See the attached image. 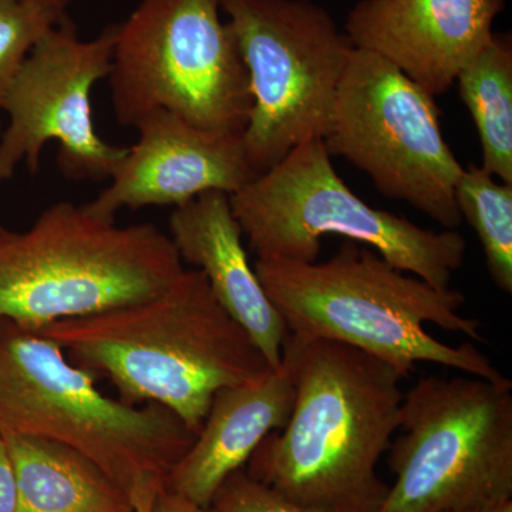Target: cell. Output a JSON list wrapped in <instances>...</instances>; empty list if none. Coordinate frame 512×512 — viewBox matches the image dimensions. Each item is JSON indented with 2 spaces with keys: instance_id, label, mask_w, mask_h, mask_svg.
I'll return each mask as SVG.
<instances>
[{
  "instance_id": "obj_23",
  "label": "cell",
  "mask_w": 512,
  "mask_h": 512,
  "mask_svg": "<svg viewBox=\"0 0 512 512\" xmlns=\"http://www.w3.org/2000/svg\"><path fill=\"white\" fill-rule=\"evenodd\" d=\"M447 512H512V500L504 503L485 505V507L467 508V510L447 511Z\"/></svg>"
},
{
  "instance_id": "obj_16",
  "label": "cell",
  "mask_w": 512,
  "mask_h": 512,
  "mask_svg": "<svg viewBox=\"0 0 512 512\" xmlns=\"http://www.w3.org/2000/svg\"><path fill=\"white\" fill-rule=\"evenodd\" d=\"M15 471L16 512H134L130 497L72 448L3 434Z\"/></svg>"
},
{
  "instance_id": "obj_19",
  "label": "cell",
  "mask_w": 512,
  "mask_h": 512,
  "mask_svg": "<svg viewBox=\"0 0 512 512\" xmlns=\"http://www.w3.org/2000/svg\"><path fill=\"white\" fill-rule=\"evenodd\" d=\"M67 16V9L45 2H0V113L10 84L33 47Z\"/></svg>"
},
{
  "instance_id": "obj_11",
  "label": "cell",
  "mask_w": 512,
  "mask_h": 512,
  "mask_svg": "<svg viewBox=\"0 0 512 512\" xmlns=\"http://www.w3.org/2000/svg\"><path fill=\"white\" fill-rule=\"evenodd\" d=\"M116 36L114 23L82 40L66 16L33 47L3 100L8 126L0 136V181L10 180L22 164L39 173L49 141L59 146L57 167L67 180H110L127 147L97 133L92 92L109 77Z\"/></svg>"
},
{
  "instance_id": "obj_15",
  "label": "cell",
  "mask_w": 512,
  "mask_h": 512,
  "mask_svg": "<svg viewBox=\"0 0 512 512\" xmlns=\"http://www.w3.org/2000/svg\"><path fill=\"white\" fill-rule=\"evenodd\" d=\"M295 403V386L282 365L251 382L215 394L187 453L175 464L165 488L210 507L222 481L247 466L269 433L282 430Z\"/></svg>"
},
{
  "instance_id": "obj_3",
  "label": "cell",
  "mask_w": 512,
  "mask_h": 512,
  "mask_svg": "<svg viewBox=\"0 0 512 512\" xmlns=\"http://www.w3.org/2000/svg\"><path fill=\"white\" fill-rule=\"evenodd\" d=\"M256 276L289 335L343 343L409 377L417 363L487 380L505 376L471 342L446 345L426 323L484 342L483 323L460 313L466 295L400 271L372 248L346 239L326 262L258 258Z\"/></svg>"
},
{
  "instance_id": "obj_21",
  "label": "cell",
  "mask_w": 512,
  "mask_h": 512,
  "mask_svg": "<svg viewBox=\"0 0 512 512\" xmlns=\"http://www.w3.org/2000/svg\"><path fill=\"white\" fill-rule=\"evenodd\" d=\"M18 494H16L15 471L10 461L6 441L0 434V512H16Z\"/></svg>"
},
{
  "instance_id": "obj_17",
  "label": "cell",
  "mask_w": 512,
  "mask_h": 512,
  "mask_svg": "<svg viewBox=\"0 0 512 512\" xmlns=\"http://www.w3.org/2000/svg\"><path fill=\"white\" fill-rule=\"evenodd\" d=\"M458 94L480 137L483 165L512 185V43L497 35L458 74Z\"/></svg>"
},
{
  "instance_id": "obj_1",
  "label": "cell",
  "mask_w": 512,
  "mask_h": 512,
  "mask_svg": "<svg viewBox=\"0 0 512 512\" xmlns=\"http://www.w3.org/2000/svg\"><path fill=\"white\" fill-rule=\"evenodd\" d=\"M282 365L295 386L288 423L255 448L245 470L313 512H379L406 379L379 357L333 340L286 336Z\"/></svg>"
},
{
  "instance_id": "obj_5",
  "label": "cell",
  "mask_w": 512,
  "mask_h": 512,
  "mask_svg": "<svg viewBox=\"0 0 512 512\" xmlns=\"http://www.w3.org/2000/svg\"><path fill=\"white\" fill-rule=\"evenodd\" d=\"M183 271L157 225L120 227L84 205L56 202L26 231L0 228V319L36 332L146 301Z\"/></svg>"
},
{
  "instance_id": "obj_24",
  "label": "cell",
  "mask_w": 512,
  "mask_h": 512,
  "mask_svg": "<svg viewBox=\"0 0 512 512\" xmlns=\"http://www.w3.org/2000/svg\"><path fill=\"white\" fill-rule=\"evenodd\" d=\"M0 2H19V0H0ZM30 2L52 3V5L60 6V8L69 9L74 0H30Z\"/></svg>"
},
{
  "instance_id": "obj_12",
  "label": "cell",
  "mask_w": 512,
  "mask_h": 512,
  "mask_svg": "<svg viewBox=\"0 0 512 512\" xmlns=\"http://www.w3.org/2000/svg\"><path fill=\"white\" fill-rule=\"evenodd\" d=\"M136 130L109 185L84 204L94 217L116 221L124 208H177L210 191L232 195L256 177L242 134L204 130L168 111L144 117Z\"/></svg>"
},
{
  "instance_id": "obj_18",
  "label": "cell",
  "mask_w": 512,
  "mask_h": 512,
  "mask_svg": "<svg viewBox=\"0 0 512 512\" xmlns=\"http://www.w3.org/2000/svg\"><path fill=\"white\" fill-rule=\"evenodd\" d=\"M461 218L476 231L488 272L497 288L512 292V185L483 167L464 168L456 187Z\"/></svg>"
},
{
  "instance_id": "obj_13",
  "label": "cell",
  "mask_w": 512,
  "mask_h": 512,
  "mask_svg": "<svg viewBox=\"0 0 512 512\" xmlns=\"http://www.w3.org/2000/svg\"><path fill=\"white\" fill-rule=\"evenodd\" d=\"M504 10L505 0H360L345 33L437 97L490 45Z\"/></svg>"
},
{
  "instance_id": "obj_22",
  "label": "cell",
  "mask_w": 512,
  "mask_h": 512,
  "mask_svg": "<svg viewBox=\"0 0 512 512\" xmlns=\"http://www.w3.org/2000/svg\"><path fill=\"white\" fill-rule=\"evenodd\" d=\"M151 512H214L211 507H202L188 500L183 495L174 493V491L163 488L158 493L156 501L153 504Z\"/></svg>"
},
{
  "instance_id": "obj_8",
  "label": "cell",
  "mask_w": 512,
  "mask_h": 512,
  "mask_svg": "<svg viewBox=\"0 0 512 512\" xmlns=\"http://www.w3.org/2000/svg\"><path fill=\"white\" fill-rule=\"evenodd\" d=\"M221 12L222 0H141L117 23L107 79L121 126L168 111L204 130L244 133L248 72Z\"/></svg>"
},
{
  "instance_id": "obj_4",
  "label": "cell",
  "mask_w": 512,
  "mask_h": 512,
  "mask_svg": "<svg viewBox=\"0 0 512 512\" xmlns=\"http://www.w3.org/2000/svg\"><path fill=\"white\" fill-rule=\"evenodd\" d=\"M0 433L62 444L92 460L150 512L195 434L160 404L104 396L53 340L0 319Z\"/></svg>"
},
{
  "instance_id": "obj_7",
  "label": "cell",
  "mask_w": 512,
  "mask_h": 512,
  "mask_svg": "<svg viewBox=\"0 0 512 512\" xmlns=\"http://www.w3.org/2000/svg\"><path fill=\"white\" fill-rule=\"evenodd\" d=\"M379 512H447L512 500V383L424 377L403 393Z\"/></svg>"
},
{
  "instance_id": "obj_14",
  "label": "cell",
  "mask_w": 512,
  "mask_h": 512,
  "mask_svg": "<svg viewBox=\"0 0 512 512\" xmlns=\"http://www.w3.org/2000/svg\"><path fill=\"white\" fill-rule=\"evenodd\" d=\"M168 235L181 261L200 269L217 301L247 330L269 366H281L288 329L249 264L229 195L205 192L174 208Z\"/></svg>"
},
{
  "instance_id": "obj_20",
  "label": "cell",
  "mask_w": 512,
  "mask_h": 512,
  "mask_svg": "<svg viewBox=\"0 0 512 512\" xmlns=\"http://www.w3.org/2000/svg\"><path fill=\"white\" fill-rule=\"evenodd\" d=\"M210 507L214 512H313L255 480L245 468L222 481Z\"/></svg>"
},
{
  "instance_id": "obj_9",
  "label": "cell",
  "mask_w": 512,
  "mask_h": 512,
  "mask_svg": "<svg viewBox=\"0 0 512 512\" xmlns=\"http://www.w3.org/2000/svg\"><path fill=\"white\" fill-rule=\"evenodd\" d=\"M247 67L252 107L242 133L256 175L328 133L353 45L311 0H222Z\"/></svg>"
},
{
  "instance_id": "obj_2",
  "label": "cell",
  "mask_w": 512,
  "mask_h": 512,
  "mask_svg": "<svg viewBox=\"0 0 512 512\" xmlns=\"http://www.w3.org/2000/svg\"><path fill=\"white\" fill-rule=\"evenodd\" d=\"M36 332L87 372L110 379L123 402L160 404L195 436L217 392L274 369L200 269H184L146 301L56 320Z\"/></svg>"
},
{
  "instance_id": "obj_10",
  "label": "cell",
  "mask_w": 512,
  "mask_h": 512,
  "mask_svg": "<svg viewBox=\"0 0 512 512\" xmlns=\"http://www.w3.org/2000/svg\"><path fill=\"white\" fill-rule=\"evenodd\" d=\"M436 97L383 57L350 53L323 143L372 178L386 197L404 201L446 229L460 227L458 163Z\"/></svg>"
},
{
  "instance_id": "obj_6",
  "label": "cell",
  "mask_w": 512,
  "mask_h": 512,
  "mask_svg": "<svg viewBox=\"0 0 512 512\" xmlns=\"http://www.w3.org/2000/svg\"><path fill=\"white\" fill-rule=\"evenodd\" d=\"M229 201L258 258L311 264L323 235H339L436 288H450L466 258V239L456 229L421 228L357 197L336 173L322 138L303 141Z\"/></svg>"
},
{
  "instance_id": "obj_25",
  "label": "cell",
  "mask_w": 512,
  "mask_h": 512,
  "mask_svg": "<svg viewBox=\"0 0 512 512\" xmlns=\"http://www.w3.org/2000/svg\"><path fill=\"white\" fill-rule=\"evenodd\" d=\"M0 228H2V224H0Z\"/></svg>"
}]
</instances>
